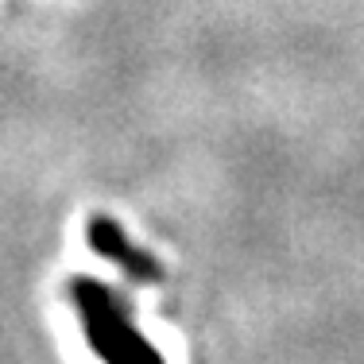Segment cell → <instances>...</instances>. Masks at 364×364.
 I'll use <instances>...</instances> for the list:
<instances>
[{
    "label": "cell",
    "mask_w": 364,
    "mask_h": 364,
    "mask_svg": "<svg viewBox=\"0 0 364 364\" xmlns=\"http://www.w3.org/2000/svg\"><path fill=\"white\" fill-rule=\"evenodd\" d=\"M70 299L82 318V333L101 364H163V353L136 329L132 306L112 287L77 275L70 279Z\"/></svg>",
    "instance_id": "1"
},
{
    "label": "cell",
    "mask_w": 364,
    "mask_h": 364,
    "mask_svg": "<svg viewBox=\"0 0 364 364\" xmlns=\"http://www.w3.org/2000/svg\"><path fill=\"white\" fill-rule=\"evenodd\" d=\"M90 248H93L97 256L112 259L120 272L132 275V279H140V283H159V279H163V267L155 264L147 252H140V248H136L132 240H128L109 218H93V221H90Z\"/></svg>",
    "instance_id": "2"
}]
</instances>
